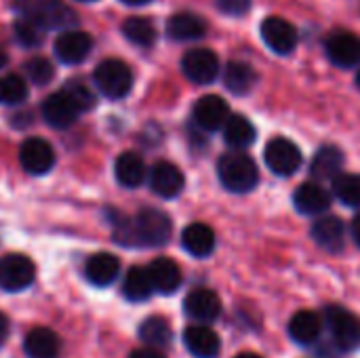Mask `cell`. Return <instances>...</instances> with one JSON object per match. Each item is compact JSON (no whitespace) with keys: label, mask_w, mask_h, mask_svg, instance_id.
<instances>
[{"label":"cell","mask_w":360,"mask_h":358,"mask_svg":"<svg viewBox=\"0 0 360 358\" xmlns=\"http://www.w3.org/2000/svg\"><path fill=\"white\" fill-rule=\"evenodd\" d=\"M122 34L137 46H152L156 40V27L148 17H129L122 23Z\"/></svg>","instance_id":"cell-32"},{"label":"cell","mask_w":360,"mask_h":358,"mask_svg":"<svg viewBox=\"0 0 360 358\" xmlns=\"http://www.w3.org/2000/svg\"><path fill=\"white\" fill-rule=\"evenodd\" d=\"M13 32H15V38L19 40V44L27 46V49H36V46H40L42 40H44V30L38 27L36 23L23 19V17H19V19L15 21Z\"/></svg>","instance_id":"cell-35"},{"label":"cell","mask_w":360,"mask_h":358,"mask_svg":"<svg viewBox=\"0 0 360 358\" xmlns=\"http://www.w3.org/2000/svg\"><path fill=\"white\" fill-rule=\"evenodd\" d=\"M8 331H11L8 319H6L4 312H0V344H4V340L8 338Z\"/></svg>","instance_id":"cell-40"},{"label":"cell","mask_w":360,"mask_h":358,"mask_svg":"<svg viewBox=\"0 0 360 358\" xmlns=\"http://www.w3.org/2000/svg\"><path fill=\"white\" fill-rule=\"evenodd\" d=\"M293 205L304 215H323L331 207V196H329V192L321 184L310 181V184H302L295 190Z\"/></svg>","instance_id":"cell-17"},{"label":"cell","mask_w":360,"mask_h":358,"mask_svg":"<svg viewBox=\"0 0 360 358\" xmlns=\"http://www.w3.org/2000/svg\"><path fill=\"white\" fill-rule=\"evenodd\" d=\"M266 165L272 173L281 175V177H289L293 175L300 167H302V152L300 148L287 139V137H276L266 146L264 152Z\"/></svg>","instance_id":"cell-7"},{"label":"cell","mask_w":360,"mask_h":358,"mask_svg":"<svg viewBox=\"0 0 360 358\" xmlns=\"http://www.w3.org/2000/svg\"><path fill=\"white\" fill-rule=\"evenodd\" d=\"M129 358H165L158 350H154V348H141V350H135L133 354Z\"/></svg>","instance_id":"cell-39"},{"label":"cell","mask_w":360,"mask_h":358,"mask_svg":"<svg viewBox=\"0 0 360 358\" xmlns=\"http://www.w3.org/2000/svg\"><path fill=\"white\" fill-rule=\"evenodd\" d=\"M167 34L173 40H198L207 34V21L194 13H175L167 21Z\"/></svg>","instance_id":"cell-24"},{"label":"cell","mask_w":360,"mask_h":358,"mask_svg":"<svg viewBox=\"0 0 360 358\" xmlns=\"http://www.w3.org/2000/svg\"><path fill=\"white\" fill-rule=\"evenodd\" d=\"M63 91L72 97V101L76 103V108H78L80 112H86V110H91V108L95 106V95H93V91H91L84 82H80V80H70V82L65 84Z\"/></svg>","instance_id":"cell-37"},{"label":"cell","mask_w":360,"mask_h":358,"mask_svg":"<svg viewBox=\"0 0 360 358\" xmlns=\"http://www.w3.org/2000/svg\"><path fill=\"white\" fill-rule=\"evenodd\" d=\"M325 323L333 335V342L342 350H354L360 346V319L342 308V306H327L325 308Z\"/></svg>","instance_id":"cell-5"},{"label":"cell","mask_w":360,"mask_h":358,"mask_svg":"<svg viewBox=\"0 0 360 358\" xmlns=\"http://www.w3.org/2000/svg\"><path fill=\"white\" fill-rule=\"evenodd\" d=\"M80 2H95V0H80Z\"/></svg>","instance_id":"cell-46"},{"label":"cell","mask_w":360,"mask_h":358,"mask_svg":"<svg viewBox=\"0 0 360 358\" xmlns=\"http://www.w3.org/2000/svg\"><path fill=\"white\" fill-rule=\"evenodd\" d=\"M184 173L173 162L160 160L150 169V188L160 198H175L184 190Z\"/></svg>","instance_id":"cell-15"},{"label":"cell","mask_w":360,"mask_h":358,"mask_svg":"<svg viewBox=\"0 0 360 358\" xmlns=\"http://www.w3.org/2000/svg\"><path fill=\"white\" fill-rule=\"evenodd\" d=\"M171 238V219L158 209H143L135 217L118 219L114 241L124 247H162Z\"/></svg>","instance_id":"cell-1"},{"label":"cell","mask_w":360,"mask_h":358,"mask_svg":"<svg viewBox=\"0 0 360 358\" xmlns=\"http://www.w3.org/2000/svg\"><path fill=\"white\" fill-rule=\"evenodd\" d=\"M184 310L198 323H213L221 314V300L211 289H194L184 302Z\"/></svg>","instance_id":"cell-16"},{"label":"cell","mask_w":360,"mask_h":358,"mask_svg":"<svg viewBox=\"0 0 360 358\" xmlns=\"http://www.w3.org/2000/svg\"><path fill=\"white\" fill-rule=\"evenodd\" d=\"M181 70L194 84H211L219 74V59L209 49H192L184 55Z\"/></svg>","instance_id":"cell-10"},{"label":"cell","mask_w":360,"mask_h":358,"mask_svg":"<svg viewBox=\"0 0 360 358\" xmlns=\"http://www.w3.org/2000/svg\"><path fill=\"white\" fill-rule=\"evenodd\" d=\"M19 165L30 175H46L55 165V150L42 137H30L19 148Z\"/></svg>","instance_id":"cell-8"},{"label":"cell","mask_w":360,"mask_h":358,"mask_svg":"<svg viewBox=\"0 0 360 358\" xmlns=\"http://www.w3.org/2000/svg\"><path fill=\"white\" fill-rule=\"evenodd\" d=\"M95 84L108 99H122L133 87V72L122 59H105L95 68Z\"/></svg>","instance_id":"cell-4"},{"label":"cell","mask_w":360,"mask_h":358,"mask_svg":"<svg viewBox=\"0 0 360 358\" xmlns=\"http://www.w3.org/2000/svg\"><path fill=\"white\" fill-rule=\"evenodd\" d=\"M217 8L230 17H243L251 8V0H215Z\"/></svg>","instance_id":"cell-38"},{"label":"cell","mask_w":360,"mask_h":358,"mask_svg":"<svg viewBox=\"0 0 360 358\" xmlns=\"http://www.w3.org/2000/svg\"><path fill=\"white\" fill-rule=\"evenodd\" d=\"M192 118H194V122L202 131H217L230 118V108H228L224 97H219V95H205V97H200L194 103Z\"/></svg>","instance_id":"cell-12"},{"label":"cell","mask_w":360,"mask_h":358,"mask_svg":"<svg viewBox=\"0 0 360 358\" xmlns=\"http://www.w3.org/2000/svg\"><path fill=\"white\" fill-rule=\"evenodd\" d=\"M184 249L194 257H207L215 249V232L207 224H190L181 234Z\"/></svg>","instance_id":"cell-26"},{"label":"cell","mask_w":360,"mask_h":358,"mask_svg":"<svg viewBox=\"0 0 360 358\" xmlns=\"http://www.w3.org/2000/svg\"><path fill=\"white\" fill-rule=\"evenodd\" d=\"M139 338L148 348H165L173 340V331L167 319L162 317H150L139 327Z\"/></svg>","instance_id":"cell-30"},{"label":"cell","mask_w":360,"mask_h":358,"mask_svg":"<svg viewBox=\"0 0 360 358\" xmlns=\"http://www.w3.org/2000/svg\"><path fill=\"white\" fill-rule=\"evenodd\" d=\"M23 350L27 358H59L61 342L55 331L46 327H36L25 335Z\"/></svg>","instance_id":"cell-22"},{"label":"cell","mask_w":360,"mask_h":358,"mask_svg":"<svg viewBox=\"0 0 360 358\" xmlns=\"http://www.w3.org/2000/svg\"><path fill=\"white\" fill-rule=\"evenodd\" d=\"M80 110L65 91H57L42 101V118L53 129H68L76 122Z\"/></svg>","instance_id":"cell-11"},{"label":"cell","mask_w":360,"mask_h":358,"mask_svg":"<svg viewBox=\"0 0 360 358\" xmlns=\"http://www.w3.org/2000/svg\"><path fill=\"white\" fill-rule=\"evenodd\" d=\"M4 63H6V55H4V51L0 49V68H2Z\"/></svg>","instance_id":"cell-44"},{"label":"cell","mask_w":360,"mask_h":358,"mask_svg":"<svg viewBox=\"0 0 360 358\" xmlns=\"http://www.w3.org/2000/svg\"><path fill=\"white\" fill-rule=\"evenodd\" d=\"M325 51L338 68H354L360 63V36L352 32H335L327 38Z\"/></svg>","instance_id":"cell-13"},{"label":"cell","mask_w":360,"mask_h":358,"mask_svg":"<svg viewBox=\"0 0 360 358\" xmlns=\"http://www.w3.org/2000/svg\"><path fill=\"white\" fill-rule=\"evenodd\" d=\"M27 97V82L17 74H6L0 78V103L17 106Z\"/></svg>","instance_id":"cell-34"},{"label":"cell","mask_w":360,"mask_h":358,"mask_svg":"<svg viewBox=\"0 0 360 358\" xmlns=\"http://www.w3.org/2000/svg\"><path fill=\"white\" fill-rule=\"evenodd\" d=\"M342 167H344V152L338 146H323L312 158L310 175L316 181L335 179L338 175H342Z\"/></svg>","instance_id":"cell-25"},{"label":"cell","mask_w":360,"mask_h":358,"mask_svg":"<svg viewBox=\"0 0 360 358\" xmlns=\"http://www.w3.org/2000/svg\"><path fill=\"white\" fill-rule=\"evenodd\" d=\"M234 358H264V357H259V354H255V352H243V354H236Z\"/></svg>","instance_id":"cell-43"},{"label":"cell","mask_w":360,"mask_h":358,"mask_svg":"<svg viewBox=\"0 0 360 358\" xmlns=\"http://www.w3.org/2000/svg\"><path fill=\"white\" fill-rule=\"evenodd\" d=\"M352 236H354L356 245L360 247V215H356L354 222H352Z\"/></svg>","instance_id":"cell-41"},{"label":"cell","mask_w":360,"mask_h":358,"mask_svg":"<svg viewBox=\"0 0 360 358\" xmlns=\"http://www.w3.org/2000/svg\"><path fill=\"white\" fill-rule=\"evenodd\" d=\"M36 279V266L27 255L6 253L0 257V289L17 293L27 289Z\"/></svg>","instance_id":"cell-6"},{"label":"cell","mask_w":360,"mask_h":358,"mask_svg":"<svg viewBox=\"0 0 360 358\" xmlns=\"http://www.w3.org/2000/svg\"><path fill=\"white\" fill-rule=\"evenodd\" d=\"M312 238L327 251L340 253L346 245V226L335 215H325L314 222L312 226Z\"/></svg>","instance_id":"cell-19"},{"label":"cell","mask_w":360,"mask_h":358,"mask_svg":"<svg viewBox=\"0 0 360 358\" xmlns=\"http://www.w3.org/2000/svg\"><path fill=\"white\" fill-rule=\"evenodd\" d=\"M184 344L196 358H215L219 354V335L207 325H192L184 331Z\"/></svg>","instance_id":"cell-18"},{"label":"cell","mask_w":360,"mask_h":358,"mask_svg":"<svg viewBox=\"0 0 360 358\" xmlns=\"http://www.w3.org/2000/svg\"><path fill=\"white\" fill-rule=\"evenodd\" d=\"M122 293H124V298H127L129 302H146V300L154 293V287H152L148 268L133 266V268L127 272V276H124Z\"/></svg>","instance_id":"cell-31"},{"label":"cell","mask_w":360,"mask_h":358,"mask_svg":"<svg viewBox=\"0 0 360 358\" xmlns=\"http://www.w3.org/2000/svg\"><path fill=\"white\" fill-rule=\"evenodd\" d=\"M124 4H131V6H139V4H148L150 0H122Z\"/></svg>","instance_id":"cell-42"},{"label":"cell","mask_w":360,"mask_h":358,"mask_svg":"<svg viewBox=\"0 0 360 358\" xmlns=\"http://www.w3.org/2000/svg\"><path fill=\"white\" fill-rule=\"evenodd\" d=\"M333 192L335 196L348 205L360 207V175L359 173H342L333 179Z\"/></svg>","instance_id":"cell-33"},{"label":"cell","mask_w":360,"mask_h":358,"mask_svg":"<svg viewBox=\"0 0 360 358\" xmlns=\"http://www.w3.org/2000/svg\"><path fill=\"white\" fill-rule=\"evenodd\" d=\"M148 274L152 281L154 291L162 293V295H171L179 289L181 285V270L179 266L169 260V257H158L148 266Z\"/></svg>","instance_id":"cell-21"},{"label":"cell","mask_w":360,"mask_h":358,"mask_svg":"<svg viewBox=\"0 0 360 358\" xmlns=\"http://www.w3.org/2000/svg\"><path fill=\"white\" fill-rule=\"evenodd\" d=\"M114 175H116V181L122 188H139L146 181L148 169H146L143 158L137 152H122L116 158Z\"/></svg>","instance_id":"cell-23"},{"label":"cell","mask_w":360,"mask_h":358,"mask_svg":"<svg viewBox=\"0 0 360 358\" xmlns=\"http://www.w3.org/2000/svg\"><path fill=\"white\" fill-rule=\"evenodd\" d=\"M217 175L219 181L226 190L243 194V192H251L257 181H259V171L257 165L253 162L251 156L243 154V152H228L219 158L217 162Z\"/></svg>","instance_id":"cell-3"},{"label":"cell","mask_w":360,"mask_h":358,"mask_svg":"<svg viewBox=\"0 0 360 358\" xmlns=\"http://www.w3.org/2000/svg\"><path fill=\"white\" fill-rule=\"evenodd\" d=\"M226 89L234 95H247L257 82V72L245 61H230L224 74Z\"/></svg>","instance_id":"cell-28"},{"label":"cell","mask_w":360,"mask_h":358,"mask_svg":"<svg viewBox=\"0 0 360 358\" xmlns=\"http://www.w3.org/2000/svg\"><path fill=\"white\" fill-rule=\"evenodd\" d=\"M15 11L42 30H65L78 23L76 13L63 0H15Z\"/></svg>","instance_id":"cell-2"},{"label":"cell","mask_w":360,"mask_h":358,"mask_svg":"<svg viewBox=\"0 0 360 358\" xmlns=\"http://www.w3.org/2000/svg\"><path fill=\"white\" fill-rule=\"evenodd\" d=\"M224 139L234 150L249 148L255 141V127L247 116L232 114L224 124Z\"/></svg>","instance_id":"cell-29"},{"label":"cell","mask_w":360,"mask_h":358,"mask_svg":"<svg viewBox=\"0 0 360 358\" xmlns=\"http://www.w3.org/2000/svg\"><path fill=\"white\" fill-rule=\"evenodd\" d=\"M23 70H25L27 78H30L34 84H38V87L49 84V82L53 80V76H55L53 63H51L49 59H44V57H34V59L25 61Z\"/></svg>","instance_id":"cell-36"},{"label":"cell","mask_w":360,"mask_h":358,"mask_svg":"<svg viewBox=\"0 0 360 358\" xmlns=\"http://www.w3.org/2000/svg\"><path fill=\"white\" fill-rule=\"evenodd\" d=\"M93 49V38L82 30H65L55 40V55L63 63H80Z\"/></svg>","instance_id":"cell-14"},{"label":"cell","mask_w":360,"mask_h":358,"mask_svg":"<svg viewBox=\"0 0 360 358\" xmlns=\"http://www.w3.org/2000/svg\"><path fill=\"white\" fill-rule=\"evenodd\" d=\"M356 84H359V89H360V70H359V76H356Z\"/></svg>","instance_id":"cell-45"},{"label":"cell","mask_w":360,"mask_h":358,"mask_svg":"<svg viewBox=\"0 0 360 358\" xmlns=\"http://www.w3.org/2000/svg\"><path fill=\"white\" fill-rule=\"evenodd\" d=\"M120 274V262L112 253H95L84 264V276L95 287H110Z\"/></svg>","instance_id":"cell-20"},{"label":"cell","mask_w":360,"mask_h":358,"mask_svg":"<svg viewBox=\"0 0 360 358\" xmlns=\"http://www.w3.org/2000/svg\"><path fill=\"white\" fill-rule=\"evenodd\" d=\"M321 331H323V321L316 312H310V310L297 312L289 323V335L297 344H304V346L316 342Z\"/></svg>","instance_id":"cell-27"},{"label":"cell","mask_w":360,"mask_h":358,"mask_svg":"<svg viewBox=\"0 0 360 358\" xmlns=\"http://www.w3.org/2000/svg\"><path fill=\"white\" fill-rule=\"evenodd\" d=\"M266 46L278 55H289L297 46V30L283 17H266L259 25Z\"/></svg>","instance_id":"cell-9"}]
</instances>
